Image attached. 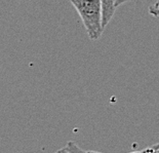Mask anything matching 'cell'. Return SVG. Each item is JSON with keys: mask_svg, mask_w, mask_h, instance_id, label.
Here are the masks:
<instances>
[{"mask_svg": "<svg viewBox=\"0 0 159 153\" xmlns=\"http://www.w3.org/2000/svg\"><path fill=\"white\" fill-rule=\"evenodd\" d=\"M66 148L68 149L69 153H86L85 151H83L75 142H73V141H69L68 143H67Z\"/></svg>", "mask_w": 159, "mask_h": 153, "instance_id": "obj_3", "label": "cell"}, {"mask_svg": "<svg viewBox=\"0 0 159 153\" xmlns=\"http://www.w3.org/2000/svg\"><path fill=\"white\" fill-rule=\"evenodd\" d=\"M152 148L154 149V150H158L159 149V143H157V144H154L153 146H151Z\"/></svg>", "mask_w": 159, "mask_h": 153, "instance_id": "obj_9", "label": "cell"}, {"mask_svg": "<svg viewBox=\"0 0 159 153\" xmlns=\"http://www.w3.org/2000/svg\"><path fill=\"white\" fill-rule=\"evenodd\" d=\"M55 153H69L68 149H67L66 147L65 148H62V149H59L57 151H56Z\"/></svg>", "mask_w": 159, "mask_h": 153, "instance_id": "obj_6", "label": "cell"}, {"mask_svg": "<svg viewBox=\"0 0 159 153\" xmlns=\"http://www.w3.org/2000/svg\"><path fill=\"white\" fill-rule=\"evenodd\" d=\"M147 153H159V151L158 150H154V149L152 148V147H149Z\"/></svg>", "mask_w": 159, "mask_h": 153, "instance_id": "obj_7", "label": "cell"}, {"mask_svg": "<svg viewBox=\"0 0 159 153\" xmlns=\"http://www.w3.org/2000/svg\"><path fill=\"white\" fill-rule=\"evenodd\" d=\"M127 1H130V0H115V6H116V7H118L119 5L123 4V3L127 2Z\"/></svg>", "mask_w": 159, "mask_h": 153, "instance_id": "obj_5", "label": "cell"}, {"mask_svg": "<svg viewBox=\"0 0 159 153\" xmlns=\"http://www.w3.org/2000/svg\"><path fill=\"white\" fill-rule=\"evenodd\" d=\"M152 7H154V8H159V0H157V2L155 3L154 5H152Z\"/></svg>", "mask_w": 159, "mask_h": 153, "instance_id": "obj_10", "label": "cell"}, {"mask_svg": "<svg viewBox=\"0 0 159 153\" xmlns=\"http://www.w3.org/2000/svg\"><path fill=\"white\" fill-rule=\"evenodd\" d=\"M149 12L153 16H159V8H154V7H152V6H150Z\"/></svg>", "mask_w": 159, "mask_h": 153, "instance_id": "obj_4", "label": "cell"}, {"mask_svg": "<svg viewBox=\"0 0 159 153\" xmlns=\"http://www.w3.org/2000/svg\"><path fill=\"white\" fill-rule=\"evenodd\" d=\"M101 3H102V22L105 28L112 19L116 6H115V0H101Z\"/></svg>", "mask_w": 159, "mask_h": 153, "instance_id": "obj_2", "label": "cell"}, {"mask_svg": "<svg viewBox=\"0 0 159 153\" xmlns=\"http://www.w3.org/2000/svg\"><path fill=\"white\" fill-rule=\"evenodd\" d=\"M158 151H159V149H158Z\"/></svg>", "mask_w": 159, "mask_h": 153, "instance_id": "obj_12", "label": "cell"}, {"mask_svg": "<svg viewBox=\"0 0 159 153\" xmlns=\"http://www.w3.org/2000/svg\"><path fill=\"white\" fill-rule=\"evenodd\" d=\"M86 153H100V152H97V151H89V152H86Z\"/></svg>", "mask_w": 159, "mask_h": 153, "instance_id": "obj_11", "label": "cell"}, {"mask_svg": "<svg viewBox=\"0 0 159 153\" xmlns=\"http://www.w3.org/2000/svg\"><path fill=\"white\" fill-rule=\"evenodd\" d=\"M147 151H148V148L144 149V150H141V151H134V152H129V153H147Z\"/></svg>", "mask_w": 159, "mask_h": 153, "instance_id": "obj_8", "label": "cell"}, {"mask_svg": "<svg viewBox=\"0 0 159 153\" xmlns=\"http://www.w3.org/2000/svg\"><path fill=\"white\" fill-rule=\"evenodd\" d=\"M70 1L79 13L89 38L91 40L100 39L104 31L101 0H70Z\"/></svg>", "mask_w": 159, "mask_h": 153, "instance_id": "obj_1", "label": "cell"}]
</instances>
